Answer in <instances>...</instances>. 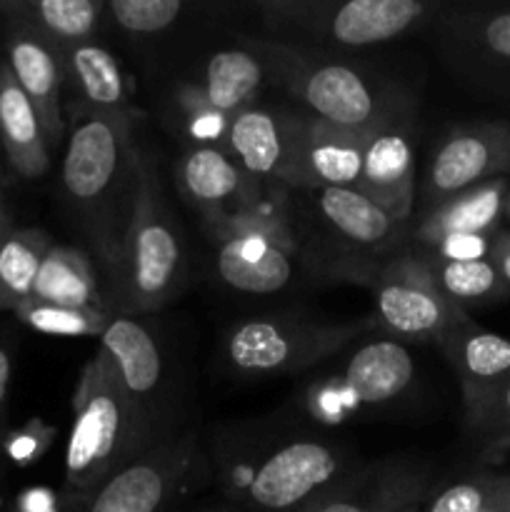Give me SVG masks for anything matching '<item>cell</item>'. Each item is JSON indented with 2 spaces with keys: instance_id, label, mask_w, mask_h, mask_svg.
<instances>
[{
  "instance_id": "obj_1",
  "label": "cell",
  "mask_w": 510,
  "mask_h": 512,
  "mask_svg": "<svg viewBox=\"0 0 510 512\" xmlns=\"http://www.w3.org/2000/svg\"><path fill=\"white\" fill-rule=\"evenodd\" d=\"M155 420L120 388L113 368L95 355L73 398V428L65 450V485L90 495L155 445Z\"/></svg>"
},
{
  "instance_id": "obj_2",
  "label": "cell",
  "mask_w": 510,
  "mask_h": 512,
  "mask_svg": "<svg viewBox=\"0 0 510 512\" xmlns=\"http://www.w3.org/2000/svg\"><path fill=\"white\" fill-rule=\"evenodd\" d=\"M135 175H138V148L133 143V118L125 113H95L75 123L63 158V190L70 203L93 223L95 240L108 268L115 260L110 220L128 225L118 213V205L133 208Z\"/></svg>"
},
{
  "instance_id": "obj_3",
  "label": "cell",
  "mask_w": 510,
  "mask_h": 512,
  "mask_svg": "<svg viewBox=\"0 0 510 512\" xmlns=\"http://www.w3.org/2000/svg\"><path fill=\"white\" fill-rule=\"evenodd\" d=\"M183 268V245L163 205L158 175L138 153L133 208L110 270L118 308L125 315L163 308L180 288Z\"/></svg>"
},
{
  "instance_id": "obj_4",
  "label": "cell",
  "mask_w": 510,
  "mask_h": 512,
  "mask_svg": "<svg viewBox=\"0 0 510 512\" xmlns=\"http://www.w3.org/2000/svg\"><path fill=\"white\" fill-rule=\"evenodd\" d=\"M360 323H308L288 318H255L228 335V360L245 375L293 373L310 368L358 338Z\"/></svg>"
},
{
  "instance_id": "obj_5",
  "label": "cell",
  "mask_w": 510,
  "mask_h": 512,
  "mask_svg": "<svg viewBox=\"0 0 510 512\" xmlns=\"http://www.w3.org/2000/svg\"><path fill=\"white\" fill-rule=\"evenodd\" d=\"M375 305L380 323L390 333L410 340H433L443 345L450 333L470 323L465 310L440 293L428 260L413 255L395 258L380 270Z\"/></svg>"
},
{
  "instance_id": "obj_6",
  "label": "cell",
  "mask_w": 510,
  "mask_h": 512,
  "mask_svg": "<svg viewBox=\"0 0 510 512\" xmlns=\"http://www.w3.org/2000/svg\"><path fill=\"white\" fill-rule=\"evenodd\" d=\"M198 463L190 438L158 440L93 490L85 512H170Z\"/></svg>"
},
{
  "instance_id": "obj_7",
  "label": "cell",
  "mask_w": 510,
  "mask_h": 512,
  "mask_svg": "<svg viewBox=\"0 0 510 512\" xmlns=\"http://www.w3.org/2000/svg\"><path fill=\"white\" fill-rule=\"evenodd\" d=\"M270 58L278 60L288 88L313 110V118L365 133L385 130L383 100L358 70L340 63H295L283 48H270Z\"/></svg>"
},
{
  "instance_id": "obj_8",
  "label": "cell",
  "mask_w": 510,
  "mask_h": 512,
  "mask_svg": "<svg viewBox=\"0 0 510 512\" xmlns=\"http://www.w3.org/2000/svg\"><path fill=\"white\" fill-rule=\"evenodd\" d=\"M218 248L220 280L240 293L270 295L283 290L293 278L288 230L280 220L253 210H238L223 223Z\"/></svg>"
},
{
  "instance_id": "obj_9",
  "label": "cell",
  "mask_w": 510,
  "mask_h": 512,
  "mask_svg": "<svg viewBox=\"0 0 510 512\" xmlns=\"http://www.w3.org/2000/svg\"><path fill=\"white\" fill-rule=\"evenodd\" d=\"M373 135L318 118H285V163L278 180L320 190L358 188Z\"/></svg>"
},
{
  "instance_id": "obj_10",
  "label": "cell",
  "mask_w": 510,
  "mask_h": 512,
  "mask_svg": "<svg viewBox=\"0 0 510 512\" xmlns=\"http://www.w3.org/2000/svg\"><path fill=\"white\" fill-rule=\"evenodd\" d=\"M343 455L320 440H293L265 458L248 483L250 503L260 510L303 508L333 488L343 470Z\"/></svg>"
},
{
  "instance_id": "obj_11",
  "label": "cell",
  "mask_w": 510,
  "mask_h": 512,
  "mask_svg": "<svg viewBox=\"0 0 510 512\" xmlns=\"http://www.w3.org/2000/svg\"><path fill=\"white\" fill-rule=\"evenodd\" d=\"M510 173V125L458 128L435 150L428 170V198L435 203Z\"/></svg>"
},
{
  "instance_id": "obj_12",
  "label": "cell",
  "mask_w": 510,
  "mask_h": 512,
  "mask_svg": "<svg viewBox=\"0 0 510 512\" xmlns=\"http://www.w3.org/2000/svg\"><path fill=\"white\" fill-rule=\"evenodd\" d=\"M8 68L38 113L50 148H55L63 140L65 128L63 55L38 33L13 25L8 33Z\"/></svg>"
},
{
  "instance_id": "obj_13",
  "label": "cell",
  "mask_w": 510,
  "mask_h": 512,
  "mask_svg": "<svg viewBox=\"0 0 510 512\" xmlns=\"http://www.w3.org/2000/svg\"><path fill=\"white\" fill-rule=\"evenodd\" d=\"M100 355L113 368L120 388L155 420V395L163 385V358L150 330L133 315L110 318L100 335Z\"/></svg>"
},
{
  "instance_id": "obj_14",
  "label": "cell",
  "mask_w": 510,
  "mask_h": 512,
  "mask_svg": "<svg viewBox=\"0 0 510 512\" xmlns=\"http://www.w3.org/2000/svg\"><path fill=\"white\" fill-rule=\"evenodd\" d=\"M355 190L380 205L398 223L408 220L413 210L415 175L413 148L405 135L380 130L370 138Z\"/></svg>"
},
{
  "instance_id": "obj_15",
  "label": "cell",
  "mask_w": 510,
  "mask_h": 512,
  "mask_svg": "<svg viewBox=\"0 0 510 512\" xmlns=\"http://www.w3.org/2000/svg\"><path fill=\"white\" fill-rule=\"evenodd\" d=\"M0 145L10 168L25 180H38L48 173L50 143L45 138L38 113L20 90L8 63H0Z\"/></svg>"
},
{
  "instance_id": "obj_16",
  "label": "cell",
  "mask_w": 510,
  "mask_h": 512,
  "mask_svg": "<svg viewBox=\"0 0 510 512\" xmlns=\"http://www.w3.org/2000/svg\"><path fill=\"white\" fill-rule=\"evenodd\" d=\"M440 348L458 373L465 408L483 400L510 378V338L465 323L450 333Z\"/></svg>"
},
{
  "instance_id": "obj_17",
  "label": "cell",
  "mask_w": 510,
  "mask_h": 512,
  "mask_svg": "<svg viewBox=\"0 0 510 512\" xmlns=\"http://www.w3.org/2000/svg\"><path fill=\"white\" fill-rule=\"evenodd\" d=\"M428 5L420 0H350L325 18V35L348 48L388 43L413 28Z\"/></svg>"
},
{
  "instance_id": "obj_18",
  "label": "cell",
  "mask_w": 510,
  "mask_h": 512,
  "mask_svg": "<svg viewBox=\"0 0 510 512\" xmlns=\"http://www.w3.org/2000/svg\"><path fill=\"white\" fill-rule=\"evenodd\" d=\"M0 13L13 25L33 30L63 53L93 40L105 13V0H8Z\"/></svg>"
},
{
  "instance_id": "obj_19",
  "label": "cell",
  "mask_w": 510,
  "mask_h": 512,
  "mask_svg": "<svg viewBox=\"0 0 510 512\" xmlns=\"http://www.w3.org/2000/svg\"><path fill=\"white\" fill-rule=\"evenodd\" d=\"M415 363L408 348L395 340H373L355 350L340 378L355 405H383L413 383Z\"/></svg>"
},
{
  "instance_id": "obj_20",
  "label": "cell",
  "mask_w": 510,
  "mask_h": 512,
  "mask_svg": "<svg viewBox=\"0 0 510 512\" xmlns=\"http://www.w3.org/2000/svg\"><path fill=\"white\" fill-rule=\"evenodd\" d=\"M508 190V178H495L483 185H475L465 193L453 195L443 203H435L420 223L418 238L433 248L450 235L493 233L505 213Z\"/></svg>"
},
{
  "instance_id": "obj_21",
  "label": "cell",
  "mask_w": 510,
  "mask_h": 512,
  "mask_svg": "<svg viewBox=\"0 0 510 512\" xmlns=\"http://www.w3.org/2000/svg\"><path fill=\"white\" fill-rule=\"evenodd\" d=\"M28 303L103 310L98 278H95L90 260L80 250L68 248V245H50L40 263Z\"/></svg>"
},
{
  "instance_id": "obj_22",
  "label": "cell",
  "mask_w": 510,
  "mask_h": 512,
  "mask_svg": "<svg viewBox=\"0 0 510 512\" xmlns=\"http://www.w3.org/2000/svg\"><path fill=\"white\" fill-rule=\"evenodd\" d=\"M263 63L248 50H220L210 55L203 88L198 90L195 108L213 110L223 118H233L250 108V100L263 85Z\"/></svg>"
},
{
  "instance_id": "obj_23",
  "label": "cell",
  "mask_w": 510,
  "mask_h": 512,
  "mask_svg": "<svg viewBox=\"0 0 510 512\" xmlns=\"http://www.w3.org/2000/svg\"><path fill=\"white\" fill-rule=\"evenodd\" d=\"M65 80H73L83 100L95 113H125L128 105V83L115 55L103 45L80 43L65 48L63 53Z\"/></svg>"
},
{
  "instance_id": "obj_24",
  "label": "cell",
  "mask_w": 510,
  "mask_h": 512,
  "mask_svg": "<svg viewBox=\"0 0 510 512\" xmlns=\"http://www.w3.org/2000/svg\"><path fill=\"white\" fill-rule=\"evenodd\" d=\"M228 145L240 168L258 178H280L285 163V118L245 108L230 118Z\"/></svg>"
},
{
  "instance_id": "obj_25",
  "label": "cell",
  "mask_w": 510,
  "mask_h": 512,
  "mask_svg": "<svg viewBox=\"0 0 510 512\" xmlns=\"http://www.w3.org/2000/svg\"><path fill=\"white\" fill-rule=\"evenodd\" d=\"M180 185L200 208L220 210L230 200L243 198L248 173L228 153L203 145L190 150L180 163Z\"/></svg>"
},
{
  "instance_id": "obj_26",
  "label": "cell",
  "mask_w": 510,
  "mask_h": 512,
  "mask_svg": "<svg viewBox=\"0 0 510 512\" xmlns=\"http://www.w3.org/2000/svg\"><path fill=\"white\" fill-rule=\"evenodd\" d=\"M320 210L343 238H348L350 243L370 245V248L388 243L400 225L355 188H323Z\"/></svg>"
},
{
  "instance_id": "obj_27",
  "label": "cell",
  "mask_w": 510,
  "mask_h": 512,
  "mask_svg": "<svg viewBox=\"0 0 510 512\" xmlns=\"http://www.w3.org/2000/svg\"><path fill=\"white\" fill-rule=\"evenodd\" d=\"M50 238L43 230H10L0 243V313H18L33 293L40 263L50 250Z\"/></svg>"
},
{
  "instance_id": "obj_28",
  "label": "cell",
  "mask_w": 510,
  "mask_h": 512,
  "mask_svg": "<svg viewBox=\"0 0 510 512\" xmlns=\"http://www.w3.org/2000/svg\"><path fill=\"white\" fill-rule=\"evenodd\" d=\"M435 285L440 293L455 305L483 303V300L498 298L505 293L508 285L503 283L495 265L488 260H438L430 258Z\"/></svg>"
},
{
  "instance_id": "obj_29",
  "label": "cell",
  "mask_w": 510,
  "mask_h": 512,
  "mask_svg": "<svg viewBox=\"0 0 510 512\" xmlns=\"http://www.w3.org/2000/svg\"><path fill=\"white\" fill-rule=\"evenodd\" d=\"M460 38L490 75L510 80V8L463 20Z\"/></svg>"
},
{
  "instance_id": "obj_30",
  "label": "cell",
  "mask_w": 510,
  "mask_h": 512,
  "mask_svg": "<svg viewBox=\"0 0 510 512\" xmlns=\"http://www.w3.org/2000/svg\"><path fill=\"white\" fill-rule=\"evenodd\" d=\"M15 315L38 333L68 335V338H78V335H98L100 338L110 323L103 310L58 308V305L40 303H25Z\"/></svg>"
},
{
  "instance_id": "obj_31",
  "label": "cell",
  "mask_w": 510,
  "mask_h": 512,
  "mask_svg": "<svg viewBox=\"0 0 510 512\" xmlns=\"http://www.w3.org/2000/svg\"><path fill=\"white\" fill-rule=\"evenodd\" d=\"M510 493V478L503 475H478L463 480L435 495L425 512H483Z\"/></svg>"
},
{
  "instance_id": "obj_32",
  "label": "cell",
  "mask_w": 510,
  "mask_h": 512,
  "mask_svg": "<svg viewBox=\"0 0 510 512\" xmlns=\"http://www.w3.org/2000/svg\"><path fill=\"white\" fill-rule=\"evenodd\" d=\"M180 0H110L105 13H110L115 25L135 35H153L170 28L183 13Z\"/></svg>"
},
{
  "instance_id": "obj_33",
  "label": "cell",
  "mask_w": 510,
  "mask_h": 512,
  "mask_svg": "<svg viewBox=\"0 0 510 512\" xmlns=\"http://www.w3.org/2000/svg\"><path fill=\"white\" fill-rule=\"evenodd\" d=\"M405 495L408 493L403 488H378L373 498L365 503L360 495L350 493V490L328 488L298 512H400Z\"/></svg>"
},
{
  "instance_id": "obj_34",
  "label": "cell",
  "mask_w": 510,
  "mask_h": 512,
  "mask_svg": "<svg viewBox=\"0 0 510 512\" xmlns=\"http://www.w3.org/2000/svg\"><path fill=\"white\" fill-rule=\"evenodd\" d=\"M475 430L493 440H510V378L468 408Z\"/></svg>"
},
{
  "instance_id": "obj_35",
  "label": "cell",
  "mask_w": 510,
  "mask_h": 512,
  "mask_svg": "<svg viewBox=\"0 0 510 512\" xmlns=\"http://www.w3.org/2000/svg\"><path fill=\"white\" fill-rule=\"evenodd\" d=\"M493 233L478 235H450L433 245L438 260H488L493 253Z\"/></svg>"
},
{
  "instance_id": "obj_36",
  "label": "cell",
  "mask_w": 510,
  "mask_h": 512,
  "mask_svg": "<svg viewBox=\"0 0 510 512\" xmlns=\"http://www.w3.org/2000/svg\"><path fill=\"white\" fill-rule=\"evenodd\" d=\"M310 408L318 418H323L325 423H338L345 413L355 410V400L350 398L348 390L343 388V383L338 385V393H335V385H323V388H315L310 395Z\"/></svg>"
},
{
  "instance_id": "obj_37",
  "label": "cell",
  "mask_w": 510,
  "mask_h": 512,
  "mask_svg": "<svg viewBox=\"0 0 510 512\" xmlns=\"http://www.w3.org/2000/svg\"><path fill=\"white\" fill-rule=\"evenodd\" d=\"M490 263L500 273L505 285H510V235H498L493 243V253H490Z\"/></svg>"
},
{
  "instance_id": "obj_38",
  "label": "cell",
  "mask_w": 510,
  "mask_h": 512,
  "mask_svg": "<svg viewBox=\"0 0 510 512\" xmlns=\"http://www.w3.org/2000/svg\"><path fill=\"white\" fill-rule=\"evenodd\" d=\"M8 385H10V355L5 348H0V418H3L5 400H8Z\"/></svg>"
},
{
  "instance_id": "obj_39",
  "label": "cell",
  "mask_w": 510,
  "mask_h": 512,
  "mask_svg": "<svg viewBox=\"0 0 510 512\" xmlns=\"http://www.w3.org/2000/svg\"><path fill=\"white\" fill-rule=\"evenodd\" d=\"M10 218H8V210H5V205H3V198H0V243H3L5 240V235L10 233Z\"/></svg>"
},
{
  "instance_id": "obj_40",
  "label": "cell",
  "mask_w": 510,
  "mask_h": 512,
  "mask_svg": "<svg viewBox=\"0 0 510 512\" xmlns=\"http://www.w3.org/2000/svg\"><path fill=\"white\" fill-rule=\"evenodd\" d=\"M483 512H510V493L505 498H500L498 503H493L490 508H485Z\"/></svg>"
},
{
  "instance_id": "obj_41",
  "label": "cell",
  "mask_w": 510,
  "mask_h": 512,
  "mask_svg": "<svg viewBox=\"0 0 510 512\" xmlns=\"http://www.w3.org/2000/svg\"><path fill=\"white\" fill-rule=\"evenodd\" d=\"M503 215L510 220V190H508V198H505V213Z\"/></svg>"
}]
</instances>
